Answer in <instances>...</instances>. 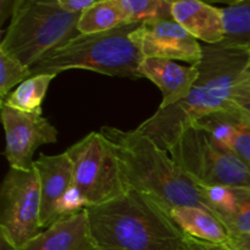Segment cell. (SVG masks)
Segmentation results:
<instances>
[{
  "label": "cell",
  "mask_w": 250,
  "mask_h": 250,
  "mask_svg": "<svg viewBox=\"0 0 250 250\" xmlns=\"http://www.w3.org/2000/svg\"><path fill=\"white\" fill-rule=\"evenodd\" d=\"M197 67L199 76L189 95L168 107H159L136 128L166 151L203 117L229 111L236 90L250 81V50L207 44Z\"/></svg>",
  "instance_id": "1"
},
{
  "label": "cell",
  "mask_w": 250,
  "mask_h": 250,
  "mask_svg": "<svg viewBox=\"0 0 250 250\" xmlns=\"http://www.w3.org/2000/svg\"><path fill=\"white\" fill-rule=\"evenodd\" d=\"M84 210L95 250H190L170 212L134 189Z\"/></svg>",
  "instance_id": "2"
},
{
  "label": "cell",
  "mask_w": 250,
  "mask_h": 250,
  "mask_svg": "<svg viewBox=\"0 0 250 250\" xmlns=\"http://www.w3.org/2000/svg\"><path fill=\"white\" fill-rule=\"evenodd\" d=\"M99 132L116 156L126 189L149 195L168 212L177 207H198L210 211L199 186L153 139L137 129L104 126Z\"/></svg>",
  "instance_id": "3"
},
{
  "label": "cell",
  "mask_w": 250,
  "mask_h": 250,
  "mask_svg": "<svg viewBox=\"0 0 250 250\" xmlns=\"http://www.w3.org/2000/svg\"><path fill=\"white\" fill-rule=\"evenodd\" d=\"M138 26L124 24L102 33L80 34L31 67L32 76L88 70L112 77L141 78L138 70L144 56L132 38Z\"/></svg>",
  "instance_id": "4"
},
{
  "label": "cell",
  "mask_w": 250,
  "mask_h": 250,
  "mask_svg": "<svg viewBox=\"0 0 250 250\" xmlns=\"http://www.w3.org/2000/svg\"><path fill=\"white\" fill-rule=\"evenodd\" d=\"M80 17L61 9L58 0H16L0 51L33 67L80 36Z\"/></svg>",
  "instance_id": "5"
},
{
  "label": "cell",
  "mask_w": 250,
  "mask_h": 250,
  "mask_svg": "<svg viewBox=\"0 0 250 250\" xmlns=\"http://www.w3.org/2000/svg\"><path fill=\"white\" fill-rule=\"evenodd\" d=\"M168 154L198 186L250 189V170L246 164L200 127L192 126L183 132Z\"/></svg>",
  "instance_id": "6"
},
{
  "label": "cell",
  "mask_w": 250,
  "mask_h": 250,
  "mask_svg": "<svg viewBox=\"0 0 250 250\" xmlns=\"http://www.w3.org/2000/svg\"><path fill=\"white\" fill-rule=\"evenodd\" d=\"M72 163L73 186L88 207L104 204L126 192L116 156L100 132H90L65 151Z\"/></svg>",
  "instance_id": "7"
},
{
  "label": "cell",
  "mask_w": 250,
  "mask_h": 250,
  "mask_svg": "<svg viewBox=\"0 0 250 250\" xmlns=\"http://www.w3.org/2000/svg\"><path fill=\"white\" fill-rule=\"evenodd\" d=\"M42 197L36 168L10 167L0 188V234L16 250L41 233Z\"/></svg>",
  "instance_id": "8"
},
{
  "label": "cell",
  "mask_w": 250,
  "mask_h": 250,
  "mask_svg": "<svg viewBox=\"0 0 250 250\" xmlns=\"http://www.w3.org/2000/svg\"><path fill=\"white\" fill-rule=\"evenodd\" d=\"M1 121L6 142L4 155L12 168L31 170L37 149L59 138L56 127L42 112L27 114L1 103Z\"/></svg>",
  "instance_id": "9"
},
{
  "label": "cell",
  "mask_w": 250,
  "mask_h": 250,
  "mask_svg": "<svg viewBox=\"0 0 250 250\" xmlns=\"http://www.w3.org/2000/svg\"><path fill=\"white\" fill-rule=\"evenodd\" d=\"M132 38L144 58L180 60L197 66L203 58V45L173 19L141 23Z\"/></svg>",
  "instance_id": "10"
},
{
  "label": "cell",
  "mask_w": 250,
  "mask_h": 250,
  "mask_svg": "<svg viewBox=\"0 0 250 250\" xmlns=\"http://www.w3.org/2000/svg\"><path fill=\"white\" fill-rule=\"evenodd\" d=\"M33 167L41 185V225L49 227L59 219L58 205L62 195L73 186L72 163L66 153L45 155L42 153L34 160Z\"/></svg>",
  "instance_id": "11"
},
{
  "label": "cell",
  "mask_w": 250,
  "mask_h": 250,
  "mask_svg": "<svg viewBox=\"0 0 250 250\" xmlns=\"http://www.w3.org/2000/svg\"><path fill=\"white\" fill-rule=\"evenodd\" d=\"M138 72L139 77L151 81L161 90L163 102L159 107H168L186 99L199 76L197 66L158 58H144Z\"/></svg>",
  "instance_id": "12"
},
{
  "label": "cell",
  "mask_w": 250,
  "mask_h": 250,
  "mask_svg": "<svg viewBox=\"0 0 250 250\" xmlns=\"http://www.w3.org/2000/svg\"><path fill=\"white\" fill-rule=\"evenodd\" d=\"M20 250H95L85 210L59 217Z\"/></svg>",
  "instance_id": "13"
},
{
  "label": "cell",
  "mask_w": 250,
  "mask_h": 250,
  "mask_svg": "<svg viewBox=\"0 0 250 250\" xmlns=\"http://www.w3.org/2000/svg\"><path fill=\"white\" fill-rule=\"evenodd\" d=\"M172 19L198 41L208 45L221 44L225 38L222 9L199 0H175L171 5Z\"/></svg>",
  "instance_id": "14"
},
{
  "label": "cell",
  "mask_w": 250,
  "mask_h": 250,
  "mask_svg": "<svg viewBox=\"0 0 250 250\" xmlns=\"http://www.w3.org/2000/svg\"><path fill=\"white\" fill-rule=\"evenodd\" d=\"M175 224L192 238L215 244H227L229 233L225 225L208 210L198 207H177L170 211Z\"/></svg>",
  "instance_id": "15"
},
{
  "label": "cell",
  "mask_w": 250,
  "mask_h": 250,
  "mask_svg": "<svg viewBox=\"0 0 250 250\" xmlns=\"http://www.w3.org/2000/svg\"><path fill=\"white\" fill-rule=\"evenodd\" d=\"M56 73H42L31 76L26 81L17 85L4 100L2 104L19 111L27 114L42 112V104L45 98L51 81L56 77Z\"/></svg>",
  "instance_id": "16"
},
{
  "label": "cell",
  "mask_w": 250,
  "mask_h": 250,
  "mask_svg": "<svg viewBox=\"0 0 250 250\" xmlns=\"http://www.w3.org/2000/svg\"><path fill=\"white\" fill-rule=\"evenodd\" d=\"M126 24L120 0H98L81 14L78 31L81 34H95L111 31Z\"/></svg>",
  "instance_id": "17"
},
{
  "label": "cell",
  "mask_w": 250,
  "mask_h": 250,
  "mask_svg": "<svg viewBox=\"0 0 250 250\" xmlns=\"http://www.w3.org/2000/svg\"><path fill=\"white\" fill-rule=\"evenodd\" d=\"M222 12L225 38L220 45L250 50V0L229 2Z\"/></svg>",
  "instance_id": "18"
},
{
  "label": "cell",
  "mask_w": 250,
  "mask_h": 250,
  "mask_svg": "<svg viewBox=\"0 0 250 250\" xmlns=\"http://www.w3.org/2000/svg\"><path fill=\"white\" fill-rule=\"evenodd\" d=\"M126 24H141L159 20L172 19L168 0H120Z\"/></svg>",
  "instance_id": "19"
},
{
  "label": "cell",
  "mask_w": 250,
  "mask_h": 250,
  "mask_svg": "<svg viewBox=\"0 0 250 250\" xmlns=\"http://www.w3.org/2000/svg\"><path fill=\"white\" fill-rule=\"evenodd\" d=\"M203 198L210 211L224 224L238 207V194L236 188L225 186H199Z\"/></svg>",
  "instance_id": "20"
},
{
  "label": "cell",
  "mask_w": 250,
  "mask_h": 250,
  "mask_svg": "<svg viewBox=\"0 0 250 250\" xmlns=\"http://www.w3.org/2000/svg\"><path fill=\"white\" fill-rule=\"evenodd\" d=\"M32 76L31 68L14 56L0 51V98L4 100L14 88Z\"/></svg>",
  "instance_id": "21"
},
{
  "label": "cell",
  "mask_w": 250,
  "mask_h": 250,
  "mask_svg": "<svg viewBox=\"0 0 250 250\" xmlns=\"http://www.w3.org/2000/svg\"><path fill=\"white\" fill-rule=\"evenodd\" d=\"M238 207L225 220L224 225L231 234H250V194L247 189H237Z\"/></svg>",
  "instance_id": "22"
},
{
  "label": "cell",
  "mask_w": 250,
  "mask_h": 250,
  "mask_svg": "<svg viewBox=\"0 0 250 250\" xmlns=\"http://www.w3.org/2000/svg\"><path fill=\"white\" fill-rule=\"evenodd\" d=\"M236 117V116H234ZM229 150L236 154L250 170V126L236 117V129Z\"/></svg>",
  "instance_id": "23"
},
{
  "label": "cell",
  "mask_w": 250,
  "mask_h": 250,
  "mask_svg": "<svg viewBox=\"0 0 250 250\" xmlns=\"http://www.w3.org/2000/svg\"><path fill=\"white\" fill-rule=\"evenodd\" d=\"M229 112L250 126V81L238 88L229 102Z\"/></svg>",
  "instance_id": "24"
},
{
  "label": "cell",
  "mask_w": 250,
  "mask_h": 250,
  "mask_svg": "<svg viewBox=\"0 0 250 250\" xmlns=\"http://www.w3.org/2000/svg\"><path fill=\"white\" fill-rule=\"evenodd\" d=\"M85 208H88V203L85 200V198L83 197L82 193L72 186L70 187V189L62 195V198L60 199L58 205V212L59 216H65V215H71L75 214V212L81 211V210H84Z\"/></svg>",
  "instance_id": "25"
},
{
  "label": "cell",
  "mask_w": 250,
  "mask_h": 250,
  "mask_svg": "<svg viewBox=\"0 0 250 250\" xmlns=\"http://www.w3.org/2000/svg\"><path fill=\"white\" fill-rule=\"evenodd\" d=\"M97 2V0H58L59 6L71 14H82Z\"/></svg>",
  "instance_id": "26"
},
{
  "label": "cell",
  "mask_w": 250,
  "mask_h": 250,
  "mask_svg": "<svg viewBox=\"0 0 250 250\" xmlns=\"http://www.w3.org/2000/svg\"><path fill=\"white\" fill-rule=\"evenodd\" d=\"M187 242L190 250H233L227 244L209 243V242H203L199 239L192 238L189 236H187Z\"/></svg>",
  "instance_id": "27"
},
{
  "label": "cell",
  "mask_w": 250,
  "mask_h": 250,
  "mask_svg": "<svg viewBox=\"0 0 250 250\" xmlns=\"http://www.w3.org/2000/svg\"><path fill=\"white\" fill-rule=\"evenodd\" d=\"M227 246L233 250H250V234H231Z\"/></svg>",
  "instance_id": "28"
},
{
  "label": "cell",
  "mask_w": 250,
  "mask_h": 250,
  "mask_svg": "<svg viewBox=\"0 0 250 250\" xmlns=\"http://www.w3.org/2000/svg\"><path fill=\"white\" fill-rule=\"evenodd\" d=\"M15 1H9V0H0V24H4L5 20L7 17L11 19L12 12H14V6H15Z\"/></svg>",
  "instance_id": "29"
},
{
  "label": "cell",
  "mask_w": 250,
  "mask_h": 250,
  "mask_svg": "<svg viewBox=\"0 0 250 250\" xmlns=\"http://www.w3.org/2000/svg\"><path fill=\"white\" fill-rule=\"evenodd\" d=\"M0 250H16L2 234H0Z\"/></svg>",
  "instance_id": "30"
},
{
  "label": "cell",
  "mask_w": 250,
  "mask_h": 250,
  "mask_svg": "<svg viewBox=\"0 0 250 250\" xmlns=\"http://www.w3.org/2000/svg\"><path fill=\"white\" fill-rule=\"evenodd\" d=\"M247 190H248V193L250 194V189H247Z\"/></svg>",
  "instance_id": "31"
}]
</instances>
